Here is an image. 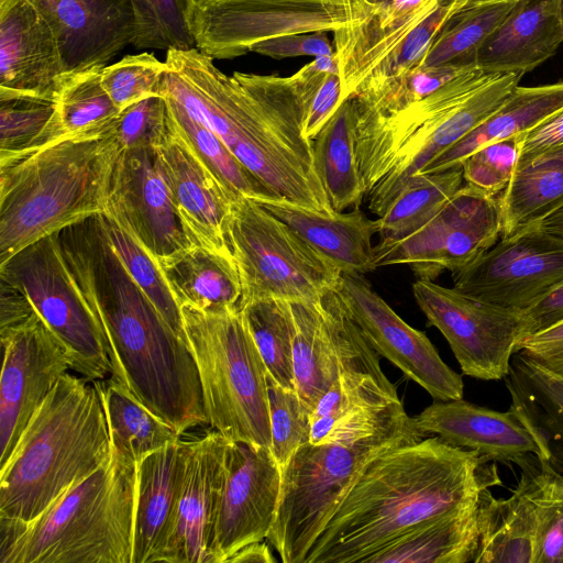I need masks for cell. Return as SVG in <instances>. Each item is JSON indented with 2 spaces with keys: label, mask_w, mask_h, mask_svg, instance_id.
<instances>
[{
  "label": "cell",
  "mask_w": 563,
  "mask_h": 563,
  "mask_svg": "<svg viewBox=\"0 0 563 563\" xmlns=\"http://www.w3.org/2000/svg\"><path fill=\"white\" fill-rule=\"evenodd\" d=\"M500 236L498 198L465 183L420 229L374 245V267L406 264L417 278L434 280L444 271L466 268Z\"/></svg>",
  "instance_id": "obj_12"
},
{
  "label": "cell",
  "mask_w": 563,
  "mask_h": 563,
  "mask_svg": "<svg viewBox=\"0 0 563 563\" xmlns=\"http://www.w3.org/2000/svg\"><path fill=\"white\" fill-rule=\"evenodd\" d=\"M424 435H437L453 446L473 450L493 462L518 465L539 456V446L511 410L500 412L461 399L435 400L412 418Z\"/></svg>",
  "instance_id": "obj_23"
},
{
  "label": "cell",
  "mask_w": 563,
  "mask_h": 563,
  "mask_svg": "<svg viewBox=\"0 0 563 563\" xmlns=\"http://www.w3.org/2000/svg\"><path fill=\"white\" fill-rule=\"evenodd\" d=\"M400 400L394 384L356 371L340 372L310 413L312 444H325L332 431L354 417Z\"/></svg>",
  "instance_id": "obj_40"
},
{
  "label": "cell",
  "mask_w": 563,
  "mask_h": 563,
  "mask_svg": "<svg viewBox=\"0 0 563 563\" xmlns=\"http://www.w3.org/2000/svg\"><path fill=\"white\" fill-rule=\"evenodd\" d=\"M269 545L265 540L255 541L234 552L225 563H275Z\"/></svg>",
  "instance_id": "obj_56"
},
{
  "label": "cell",
  "mask_w": 563,
  "mask_h": 563,
  "mask_svg": "<svg viewBox=\"0 0 563 563\" xmlns=\"http://www.w3.org/2000/svg\"><path fill=\"white\" fill-rule=\"evenodd\" d=\"M498 200L501 238L538 223L563 206V150L514 172Z\"/></svg>",
  "instance_id": "obj_35"
},
{
  "label": "cell",
  "mask_w": 563,
  "mask_h": 563,
  "mask_svg": "<svg viewBox=\"0 0 563 563\" xmlns=\"http://www.w3.org/2000/svg\"><path fill=\"white\" fill-rule=\"evenodd\" d=\"M158 151L178 212L195 244L233 257L227 231L234 200L172 128Z\"/></svg>",
  "instance_id": "obj_24"
},
{
  "label": "cell",
  "mask_w": 563,
  "mask_h": 563,
  "mask_svg": "<svg viewBox=\"0 0 563 563\" xmlns=\"http://www.w3.org/2000/svg\"><path fill=\"white\" fill-rule=\"evenodd\" d=\"M280 486L282 472L269 448L228 441L209 563H225L239 549L267 538Z\"/></svg>",
  "instance_id": "obj_15"
},
{
  "label": "cell",
  "mask_w": 563,
  "mask_h": 563,
  "mask_svg": "<svg viewBox=\"0 0 563 563\" xmlns=\"http://www.w3.org/2000/svg\"><path fill=\"white\" fill-rule=\"evenodd\" d=\"M103 217L113 249L132 278L155 305L169 327L187 341L180 307L158 262L120 223L106 213Z\"/></svg>",
  "instance_id": "obj_45"
},
{
  "label": "cell",
  "mask_w": 563,
  "mask_h": 563,
  "mask_svg": "<svg viewBox=\"0 0 563 563\" xmlns=\"http://www.w3.org/2000/svg\"><path fill=\"white\" fill-rule=\"evenodd\" d=\"M104 66L68 74L57 96L56 140L100 134L111 129L121 110L101 85Z\"/></svg>",
  "instance_id": "obj_41"
},
{
  "label": "cell",
  "mask_w": 563,
  "mask_h": 563,
  "mask_svg": "<svg viewBox=\"0 0 563 563\" xmlns=\"http://www.w3.org/2000/svg\"><path fill=\"white\" fill-rule=\"evenodd\" d=\"M169 132L168 104L164 95H154L124 108L112 124L120 151L157 150Z\"/></svg>",
  "instance_id": "obj_50"
},
{
  "label": "cell",
  "mask_w": 563,
  "mask_h": 563,
  "mask_svg": "<svg viewBox=\"0 0 563 563\" xmlns=\"http://www.w3.org/2000/svg\"><path fill=\"white\" fill-rule=\"evenodd\" d=\"M196 47L168 49L164 93L212 130L276 198L324 213L332 209L314 167L312 141L289 77L223 74Z\"/></svg>",
  "instance_id": "obj_3"
},
{
  "label": "cell",
  "mask_w": 563,
  "mask_h": 563,
  "mask_svg": "<svg viewBox=\"0 0 563 563\" xmlns=\"http://www.w3.org/2000/svg\"><path fill=\"white\" fill-rule=\"evenodd\" d=\"M135 487L112 453L33 521L0 517V563H132Z\"/></svg>",
  "instance_id": "obj_6"
},
{
  "label": "cell",
  "mask_w": 563,
  "mask_h": 563,
  "mask_svg": "<svg viewBox=\"0 0 563 563\" xmlns=\"http://www.w3.org/2000/svg\"><path fill=\"white\" fill-rule=\"evenodd\" d=\"M111 455L95 380L66 372L0 468V517L33 521Z\"/></svg>",
  "instance_id": "obj_4"
},
{
  "label": "cell",
  "mask_w": 563,
  "mask_h": 563,
  "mask_svg": "<svg viewBox=\"0 0 563 563\" xmlns=\"http://www.w3.org/2000/svg\"><path fill=\"white\" fill-rule=\"evenodd\" d=\"M135 23L132 45L137 49H191V0H130Z\"/></svg>",
  "instance_id": "obj_47"
},
{
  "label": "cell",
  "mask_w": 563,
  "mask_h": 563,
  "mask_svg": "<svg viewBox=\"0 0 563 563\" xmlns=\"http://www.w3.org/2000/svg\"><path fill=\"white\" fill-rule=\"evenodd\" d=\"M268 405L271 418V451L280 472L296 451L310 440L309 407L297 391L287 389L268 376Z\"/></svg>",
  "instance_id": "obj_49"
},
{
  "label": "cell",
  "mask_w": 563,
  "mask_h": 563,
  "mask_svg": "<svg viewBox=\"0 0 563 563\" xmlns=\"http://www.w3.org/2000/svg\"><path fill=\"white\" fill-rule=\"evenodd\" d=\"M294 321L292 368L295 389L312 411L339 376L318 303L288 301Z\"/></svg>",
  "instance_id": "obj_37"
},
{
  "label": "cell",
  "mask_w": 563,
  "mask_h": 563,
  "mask_svg": "<svg viewBox=\"0 0 563 563\" xmlns=\"http://www.w3.org/2000/svg\"><path fill=\"white\" fill-rule=\"evenodd\" d=\"M461 164L444 170L419 174L376 219L378 242L404 239L424 225L463 186Z\"/></svg>",
  "instance_id": "obj_39"
},
{
  "label": "cell",
  "mask_w": 563,
  "mask_h": 563,
  "mask_svg": "<svg viewBox=\"0 0 563 563\" xmlns=\"http://www.w3.org/2000/svg\"><path fill=\"white\" fill-rule=\"evenodd\" d=\"M538 223L543 230L563 238V206L540 220Z\"/></svg>",
  "instance_id": "obj_57"
},
{
  "label": "cell",
  "mask_w": 563,
  "mask_h": 563,
  "mask_svg": "<svg viewBox=\"0 0 563 563\" xmlns=\"http://www.w3.org/2000/svg\"><path fill=\"white\" fill-rule=\"evenodd\" d=\"M562 42L559 0H519L483 43L475 63L486 74L523 76L554 55Z\"/></svg>",
  "instance_id": "obj_26"
},
{
  "label": "cell",
  "mask_w": 563,
  "mask_h": 563,
  "mask_svg": "<svg viewBox=\"0 0 563 563\" xmlns=\"http://www.w3.org/2000/svg\"><path fill=\"white\" fill-rule=\"evenodd\" d=\"M412 294L429 324L448 341L464 375L482 380L507 376L520 339V311L424 278L416 279Z\"/></svg>",
  "instance_id": "obj_13"
},
{
  "label": "cell",
  "mask_w": 563,
  "mask_h": 563,
  "mask_svg": "<svg viewBox=\"0 0 563 563\" xmlns=\"http://www.w3.org/2000/svg\"><path fill=\"white\" fill-rule=\"evenodd\" d=\"M158 264L179 307L199 310L240 307L242 283L232 256L192 244Z\"/></svg>",
  "instance_id": "obj_29"
},
{
  "label": "cell",
  "mask_w": 563,
  "mask_h": 563,
  "mask_svg": "<svg viewBox=\"0 0 563 563\" xmlns=\"http://www.w3.org/2000/svg\"><path fill=\"white\" fill-rule=\"evenodd\" d=\"M516 352L548 372L563 377V321L522 339L517 344Z\"/></svg>",
  "instance_id": "obj_54"
},
{
  "label": "cell",
  "mask_w": 563,
  "mask_h": 563,
  "mask_svg": "<svg viewBox=\"0 0 563 563\" xmlns=\"http://www.w3.org/2000/svg\"><path fill=\"white\" fill-rule=\"evenodd\" d=\"M357 112L344 99L312 141L314 167L334 211L358 208L365 198L356 153Z\"/></svg>",
  "instance_id": "obj_31"
},
{
  "label": "cell",
  "mask_w": 563,
  "mask_h": 563,
  "mask_svg": "<svg viewBox=\"0 0 563 563\" xmlns=\"http://www.w3.org/2000/svg\"><path fill=\"white\" fill-rule=\"evenodd\" d=\"M104 213L158 263L195 244L178 212L158 148L120 151Z\"/></svg>",
  "instance_id": "obj_17"
},
{
  "label": "cell",
  "mask_w": 563,
  "mask_h": 563,
  "mask_svg": "<svg viewBox=\"0 0 563 563\" xmlns=\"http://www.w3.org/2000/svg\"><path fill=\"white\" fill-rule=\"evenodd\" d=\"M256 201L332 261L341 273L364 275L375 269L373 236L377 234V222L360 208L347 213H324L280 198Z\"/></svg>",
  "instance_id": "obj_27"
},
{
  "label": "cell",
  "mask_w": 563,
  "mask_h": 563,
  "mask_svg": "<svg viewBox=\"0 0 563 563\" xmlns=\"http://www.w3.org/2000/svg\"><path fill=\"white\" fill-rule=\"evenodd\" d=\"M290 78L301 108L303 135L313 141L343 101L335 53L314 57Z\"/></svg>",
  "instance_id": "obj_46"
},
{
  "label": "cell",
  "mask_w": 563,
  "mask_h": 563,
  "mask_svg": "<svg viewBox=\"0 0 563 563\" xmlns=\"http://www.w3.org/2000/svg\"><path fill=\"white\" fill-rule=\"evenodd\" d=\"M521 136L489 143L466 156L461 162L464 181L490 197L503 192L514 175Z\"/></svg>",
  "instance_id": "obj_51"
},
{
  "label": "cell",
  "mask_w": 563,
  "mask_h": 563,
  "mask_svg": "<svg viewBox=\"0 0 563 563\" xmlns=\"http://www.w3.org/2000/svg\"><path fill=\"white\" fill-rule=\"evenodd\" d=\"M228 241L242 283L241 306L262 299L318 303L340 269L249 197L232 202Z\"/></svg>",
  "instance_id": "obj_9"
},
{
  "label": "cell",
  "mask_w": 563,
  "mask_h": 563,
  "mask_svg": "<svg viewBox=\"0 0 563 563\" xmlns=\"http://www.w3.org/2000/svg\"><path fill=\"white\" fill-rule=\"evenodd\" d=\"M0 279L25 295L65 347L70 369L91 380L112 375L108 341L69 272L56 233L1 263Z\"/></svg>",
  "instance_id": "obj_10"
},
{
  "label": "cell",
  "mask_w": 563,
  "mask_h": 563,
  "mask_svg": "<svg viewBox=\"0 0 563 563\" xmlns=\"http://www.w3.org/2000/svg\"><path fill=\"white\" fill-rule=\"evenodd\" d=\"M119 153L111 126L0 163V264L43 238L104 213Z\"/></svg>",
  "instance_id": "obj_5"
},
{
  "label": "cell",
  "mask_w": 563,
  "mask_h": 563,
  "mask_svg": "<svg viewBox=\"0 0 563 563\" xmlns=\"http://www.w3.org/2000/svg\"><path fill=\"white\" fill-rule=\"evenodd\" d=\"M66 73L56 36L29 0H0V93L57 99Z\"/></svg>",
  "instance_id": "obj_20"
},
{
  "label": "cell",
  "mask_w": 563,
  "mask_h": 563,
  "mask_svg": "<svg viewBox=\"0 0 563 563\" xmlns=\"http://www.w3.org/2000/svg\"><path fill=\"white\" fill-rule=\"evenodd\" d=\"M57 99L0 93V163L56 141Z\"/></svg>",
  "instance_id": "obj_42"
},
{
  "label": "cell",
  "mask_w": 563,
  "mask_h": 563,
  "mask_svg": "<svg viewBox=\"0 0 563 563\" xmlns=\"http://www.w3.org/2000/svg\"><path fill=\"white\" fill-rule=\"evenodd\" d=\"M519 74H499L460 103L434 117L369 191L368 209L382 217L397 196L438 155L496 112L519 86Z\"/></svg>",
  "instance_id": "obj_19"
},
{
  "label": "cell",
  "mask_w": 563,
  "mask_h": 563,
  "mask_svg": "<svg viewBox=\"0 0 563 563\" xmlns=\"http://www.w3.org/2000/svg\"><path fill=\"white\" fill-rule=\"evenodd\" d=\"M521 329L518 343L532 334L563 321V283L539 301L520 311ZM517 343V344H518Z\"/></svg>",
  "instance_id": "obj_55"
},
{
  "label": "cell",
  "mask_w": 563,
  "mask_h": 563,
  "mask_svg": "<svg viewBox=\"0 0 563 563\" xmlns=\"http://www.w3.org/2000/svg\"><path fill=\"white\" fill-rule=\"evenodd\" d=\"M478 545L473 563H533L536 519L520 483L508 498L489 489L477 501Z\"/></svg>",
  "instance_id": "obj_32"
},
{
  "label": "cell",
  "mask_w": 563,
  "mask_h": 563,
  "mask_svg": "<svg viewBox=\"0 0 563 563\" xmlns=\"http://www.w3.org/2000/svg\"><path fill=\"white\" fill-rule=\"evenodd\" d=\"M372 347L434 400L463 398L460 374L440 357L428 336L405 322L361 274H343L334 287Z\"/></svg>",
  "instance_id": "obj_18"
},
{
  "label": "cell",
  "mask_w": 563,
  "mask_h": 563,
  "mask_svg": "<svg viewBox=\"0 0 563 563\" xmlns=\"http://www.w3.org/2000/svg\"><path fill=\"white\" fill-rule=\"evenodd\" d=\"M169 124L195 152L222 188L235 200L276 198L225 146L207 125L192 117L177 100L164 93Z\"/></svg>",
  "instance_id": "obj_38"
},
{
  "label": "cell",
  "mask_w": 563,
  "mask_h": 563,
  "mask_svg": "<svg viewBox=\"0 0 563 563\" xmlns=\"http://www.w3.org/2000/svg\"><path fill=\"white\" fill-rule=\"evenodd\" d=\"M500 484L495 462L437 435L390 448L365 464L303 563H366L424 523L474 506L483 490Z\"/></svg>",
  "instance_id": "obj_2"
},
{
  "label": "cell",
  "mask_w": 563,
  "mask_h": 563,
  "mask_svg": "<svg viewBox=\"0 0 563 563\" xmlns=\"http://www.w3.org/2000/svg\"><path fill=\"white\" fill-rule=\"evenodd\" d=\"M504 380L511 398L509 409L539 446L537 460L563 476V377L516 352Z\"/></svg>",
  "instance_id": "obj_28"
},
{
  "label": "cell",
  "mask_w": 563,
  "mask_h": 563,
  "mask_svg": "<svg viewBox=\"0 0 563 563\" xmlns=\"http://www.w3.org/2000/svg\"><path fill=\"white\" fill-rule=\"evenodd\" d=\"M477 545L476 503L410 531L376 552L366 563H468L474 562Z\"/></svg>",
  "instance_id": "obj_33"
},
{
  "label": "cell",
  "mask_w": 563,
  "mask_h": 563,
  "mask_svg": "<svg viewBox=\"0 0 563 563\" xmlns=\"http://www.w3.org/2000/svg\"><path fill=\"white\" fill-rule=\"evenodd\" d=\"M452 277L453 287L464 294L525 310L563 283V238L539 223L527 225Z\"/></svg>",
  "instance_id": "obj_14"
},
{
  "label": "cell",
  "mask_w": 563,
  "mask_h": 563,
  "mask_svg": "<svg viewBox=\"0 0 563 563\" xmlns=\"http://www.w3.org/2000/svg\"><path fill=\"white\" fill-rule=\"evenodd\" d=\"M519 0H465L445 20L418 67L472 65L489 35Z\"/></svg>",
  "instance_id": "obj_36"
},
{
  "label": "cell",
  "mask_w": 563,
  "mask_h": 563,
  "mask_svg": "<svg viewBox=\"0 0 563 563\" xmlns=\"http://www.w3.org/2000/svg\"><path fill=\"white\" fill-rule=\"evenodd\" d=\"M0 468L58 379L70 368L65 347L35 312L0 330Z\"/></svg>",
  "instance_id": "obj_16"
},
{
  "label": "cell",
  "mask_w": 563,
  "mask_h": 563,
  "mask_svg": "<svg viewBox=\"0 0 563 563\" xmlns=\"http://www.w3.org/2000/svg\"><path fill=\"white\" fill-rule=\"evenodd\" d=\"M559 13H560V21H561V26H562V31H563V0H559Z\"/></svg>",
  "instance_id": "obj_58"
},
{
  "label": "cell",
  "mask_w": 563,
  "mask_h": 563,
  "mask_svg": "<svg viewBox=\"0 0 563 563\" xmlns=\"http://www.w3.org/2000/svg\"><path fill=\"white\" fill-rule=\"evenodd\" d=\"M241 309L268 376L287 389H295L292 368L294 321L288 301L262 299Z\"/></svg>",
  "instance_id": "obj_44"
},
{
  "label": "cell",
  "mask_w": 563,
  "mask_h": 563,
  "mask_svg": "<svg viewBox=\"0 0 563 563\" xmlns=\"http://www.w3.org/2000/svg\"><path fill=\"white\" fill-rule=\"evenodd\" d=\"M412 423L364 438L302 444L282 473L274 525L267 536L284 563H303L365 464L382 452L426 438Z\"/></svg>",
  "instance_id": "obj_8"
},
{
  "label": "cell",
  "mask_w": 563,
  "mask_h": 563,
  "mask_svg": "<svg viewBox=\"0 0 563 563\" xmlns=\"http://www.w3.org/2000/svg\"><path fill=\"white\" fill-rule=\"evenodd\" d=\"M352 18L347 0H191L189 26L198 51L233 59L267 38L334 32Z\"/></svg>",
  "instance_id": "obj_11"
},
{
  "label": "cell",
  "mask_w": 563,
  "mask_h": 563,
  "mask_svg": "<svg viewBox=\"0 0 563 563\" xmlns=\"http://www.w3.org/2000/svg\"><path fill=\"white\" fill-rule=\"evenodd\" d=\"M185 441L168 444L136 464L132 563L161 562L178 506Z\"/></svg>",
  "instance_id": "obj_25"
},
{
  "label": "cell",
  "mask_w": 563,
  "mask_h": 563,
  "mask_svg": "<svg viewBox=\"0 0 563 563\" xmlns=\"http://www.w3.org/2000/svg\"><path fill=\"white\" fill-rule=\"evenodd\" d=\"M250 52L277 60L296 56H329L335 53L325 31L271 37L254 44Z\"/></svg>",
  "instance_id": "obj_52"
},
{
  "label": "cell",
  "mask_w": 563,
  "mask_h": 563,
  "mask_svg": "<svg viewBox=\"0 0 563 563\" xmlns=\"http://www.w3.org/2000/svg\"><path fill=\"white\" fill-rule=\"evenodd\" d=\"M228 441L216 430L185 441V470L178 506L161 562H210L209 547Z\"/></svg>",
  "instance_id": "obj_21"
},
{
  "label": "cell",
  "mask_w": 563,
  "mask_h": 563,
  "mask_svg": "<svg viewBox=\"0 0 563 563\" xmlns=\"http://www.w3.org/2000/svg\"><path fill=\"white\" fill-rule=\"evenodd\" d=\"M56 238L108 341L111 377L179 435L208 423L189 344L125 268L109 239L103 213L60 230Z\"/></svg>",
  "instance_id": "obj_1"
},
{
  "label": "cell",
  "mask_w": 563,
  "mask_h": 563,
  "mask_svg": "<svg viewBox=\"0 0 563 563\" xmlns=\"http://www.w3.org/2000/svg\"><path fill=\"white\" fill-rule=\"evenodd\" d=\"M208 424L230 441L271 448L268 373L241 307H180Z\"/></svg>",
  "instance_id": "obj_7"
},
{
  "label": "cell",
  "mask_w": 563,
  "mask_h": 563,
  "mask_svg": "<svg viewBox=\"0 0 563 563\" xmlns=\"http://www.w3.org/2000/svg\"><path fill=\"white\" fill-rule=\"evenodd\" d=\"M95 384L106 413L112 453L122 461L136 465L146 455L180 440L173 427L111 376Z\"/></svg>",
  "instance_id": "obj_34"
},
{
  "label": "cell",
  "mask_w": 563,
  "mask_h": 563,
  "mask_svg": "<svg viewBox=\"0 0 563 563\" xmlns=\"http://www.w3.org/2000/svg\"><path fill=\"white\" fill-rule=\"evenodd\" d=\"M563 150V108L523 132L518 147L515 172L534 159Z\"/></svg>",
  "instance_id": "obj_53"
},
{
  "label": "cell",
  "mask_w": 563,
  "mask_h": 563,
  "mask_svg": "<svg viewBox=\"0 0 563 563\" xmlns=\"http://www.w3.org/2000/svg\"><path fill=\"white\" fill-rule=\"evenodd\" d=\"M538 464L530 459L520 464L519 481L536 519L533 563H563V476Z\"/></svg>",
  "instance_id": "obj_43"
},
{
  "label": "cell",
  "mask_w": 563,
  "mask_h": 563,
  "mask_svg": "<svg viewBox=\"0 0 563 563\" xmlns=\"http://www.w3.org/2000/svg\"><path fill=\"white\" fill-rule=\"evenodd\" d=\"M29 1L53 30L67 74L107 66L133 42L130 0Z\"/></svg>",
  "instance_id": "obj_22"
},
{
  "label": "cell",
  "mask_w": 563,
  "mask_h": 563,
  "mask_svg": "<svg viewBox=\"0 0 563 563\" xmlns=\"http://www.w3.org/2000/svg\"><path fill=\"white\" fill-rule=\"evenodd\" d=\"M167 65L152 53L126 55L104 66L101 85L114 104L124 108L154 95H163Z\"/></svg>",
  "instance_id": "obj_48"
},
{
  "label": "cell",
  "mask_w": 563,
  "mask_h": 563,
  "mask_svg": "<svg viewBox=\"0 0 563 563\" xmlns=\"http://www.w3.org/2000/svg\"><path fill=\"white\" fill-rule=\"evenodd\" d=\"M562 108L563 82L538 87L518 86L496 112L457 143L433 158L420 174L441 172L461 164L476 150L527 132Z\"/></svg>",
  "instance_id": "obj_30"
}]
</instances>
